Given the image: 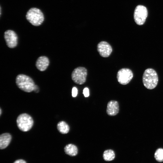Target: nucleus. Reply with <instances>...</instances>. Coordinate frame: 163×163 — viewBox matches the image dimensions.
I'll return each mask as SVG.
<instances>
[{
    "instance_id": "21",
    "label": "nucleus",
    "mask_w": 163,
    "mask_h": 163,
    "mask_svg": "<svg viewBox=\"0 0 163 163\" xmlns=\"http://www.w3.org/2000/svg\"><path fill=\"white\" fill-rule=\"evenodd\" d=\"M1 112H2V110H1V108H0V115H1Z\"/></svg>"
},
{
    "instance_id": "11",
    "label": "nucleus",
    "mask_w": 163,
    "mask_h": 163,
    "mask_svg": "<svg viewBox=\"0 0 163 163\" xmlns=\"http://www.w3.org/2000/svg\"><path fill=\"white\" fill-rule=\"evenodd\" d=\"M119 111L118 102L115 101H109L107 105V112L108 115L113 116L117 115Z\"/></svg>"
},
{
    "instance_id": "7",
    "label": "nucleus",
    "mask_w": 163,
    "mask_h": 163,
    "mask_svg": "<svg viewBox=\"0 0 163 163\" xmlns=\"http://www.w3.org/2000/svg\"><path fill=\"white\" fill-rule=\"evenodd\" d=\"M133 77L132 71L128 68H123L118 72L117 78L121 84L125 85L129 83Z\"/></svg>"
},
{
    "instance_id": "18",
    "label": "nucleus",
    "mask_w": 163,
    "mask_h": 163,
    "mask_svg": "<svg viewBox=\"0 0 163 163\" xmlns=\"http://www.w3.org/2000/svg\"><path fill=\"white\" fill-rule=\"evenodd\" d=\"M83 94L85 97L89 96V90L88 88H85L83 89Z\"/></svg>"
},
{
    "instance_id": "9",
    "label": "nucleus",
    "mask_w": 163,
    "mask_h": 163,
    "mask_svg": "<svg viewBox=\"0 0 163 163\" xmlns=\"http://www.w3.org/2000/svg\"><path fill=\"white\" fill-rule=\"evenodd\" d=\"M97 50L101 56L104 57L109 56L112 50L110 45L107 42L104 41H101L98 44Z\"/></svg>"
},
{
    "instance_id": "12",
    "label": "nucleus",
    "mask_w": 163,
    "mask_h": 163,
    "mask_svg": "<svg viewBox=\"0 0 163 163\" xmlns=\"http://www.w3.org/2000/svg\"><path fill=\"white\" fill-rule=\"evenodd\" d=\"M11 139V135L7 133L1 135L0 136V148L3 149L7 147Z\"/></svg>"
},
{
    "instance_id": "6",
    "label": "nucleus",
    "mask_w": 163,
    "mask_h": 163,
    "mask_svg": "<svg viewBox=\"0 0 163 163\" xmlns=\"http://www.w3.org/2000/svg\"><path fill=\"white\" fill-rule=\"evenodd\" d=\"M87 74V70L86 68L83 67H77L72 72V79L76 84H83L86 81Z\"/></svg>"
},
{
    "instance_id": "2",
    "label": "nucleus",
    "mask_w": 163,
    "mask_h": 163,
    "mask_svg": "<svg viewBox=\"0 0 163 163\" xmlns=\"http://www.w3.org/2000/svg\"><path fill=\"white\" fill-rule=\"evenodd\" d=\"M26 18L28 22L35 26L40 25L44 20V14L41 11L34 7L30 8L27 11Z\"/></svg>"
},
{
    "instance_id": "10",
    "label": "nucleus",
    "mask_w": 163,
    "mask_h": 163,
    "mask_svg": "<svg viewBox=\"0 0 163 163\" xmlns=\"http://www.w3.org/2000/svg\"><path fill=\"white\" fill-rule=\"evenodd\" d=\"M49 64V60L46 56H42L39 57L36 62V66L37 68L41 71L46 70Z\"/></svg>"
},
{
    "instance_id": "19",
    "label": "nucleus",
    "mask_w": 163,
    "mask_h": 163,
    "mask_svg": "<svg viewBox=\"0 0 163 163\" xmlns=\"http://www.w3.org/2000/svg\"><path fill=\"white\" fill-rule=\"evenodd\" d=\"M13 163H26V162L23 160L18 159L15 161Z\"/></svg>"
},
{
    "instance_id": "13",
    "label": "nucleus",
    "mask_w": 163,
    "mask_h": 163,
    "mask_svg": "<svg viewBox=\"0 0 163 163\" xmlns=\"http://www.w3.org/2000/svg\"><path fill=\"white\" fill-rule=\"evenodd\" d=\"M65 153L71 156H75L78 153V150L77 147L72 144L67 145L64 148Z\"/></svg>"
},
{
    "instance_id": "15",
    "label": "nucleus",
    "mask_w": 163,
    "mask_h": 163,
    "mask_svg": "<svg viewBox=\"0 0 163 163\" xmlns=\"http://www.w3.org/2000/svg\"><path fill=\"white\" fill-rule=\"evenodd\" d=\"M115 155L114 151L111 149L106 150L104 152L103 157L107 161H111L114 158Z\"/></svg>"
},
{
    "instance_id": "14",
    "label": "nucleus",
    "mask_w": 163,
    "mask_h": 163,
    "mask_svg": "<svg viewBox=\"0 0 163 163\" xmlns=\"http://www.w3.org/2000/svg\"><path fill=\"white\" fill-rule=\"evenodd\" d=\"M57 128L60 133L64 134L68 133L69 130V125L64 121L59 122L57 124Z\"/></svg>"
},
{
    "instance_id": "3",
    "label": "nucleus",
    "mask_w": 163,
    "mask_h": 163,
    "mask_svg": "<svg viewBox=\"0 0 163 163\" xmlns=\"http://www.w3.org/2000/svg\"><path fill=\"white\" fill-rule=\"evenodd\" d=\"M16 83L20 89L27 92L34 91L35 85L34 81L30 77L22 74L17 76Z\"/></svg>"
},
{
    "instance_id": "16",
    "label": "nucleus",
    "mask_w": 163,
    "mask_h": 163,
    "mask_svg": "<svg viewBox=\"0 0 163 163\" xmlns=\"http://www.w3.org/2000/svg\"><path fill=\"white\" fill-rule=\"evenodd\" d=\"M154 157L157 161L160 162L163 161V149L159 148L157 149L154 154Z\"/></svg>"
},
{
    "instance_id": "17",
    "label": "nucleus",
    "mask_w": 163,
    "mask_h": 163,
    "mask_svg": "<svg viewBox=\"0 0 163 163\" xmlns=\"http://www.w3.org/2000/svg\"><path fill=\"white\" fill-rule=\"evenodd\" d=\"M78 94V90L76 88L74 87L72 90V95L73 97H76Z\"/></svg>"
},
{
    "instance_id": "8",
    "label": "nucleus",
    "mask_w": 163,
    "mask_h": 163,
    "mask_svg": "<svg viewBox=\"0 0 163 163\" xmlns=\"http://www.w3.org/2000/svg\"><path fill=\"white\" fill-rule=\"evenodd\" d=\"M4 38L7 46L10 48L15 47L18 44V36L13 30H9L4 33Z\"/></svg>"
},
{
    "instance_id": "20",
    "label": "nucleus",
    "mask_w": 163,
    "mask_h": 163,
    "mask_svg": "<svg viewBox=\"0 0 163 163\" xmlns=\"http://www.w3.org/2000/svg\"><path fill=\"white\" fill-rule=\"evenodd\" d=\"M34 91L36 93L39 91V88L37 85H35Z\"/></svg>"
},
{
    "instance_id": "4",
    "label": "nucleus",
    "mask_w": 163,
    "mask_h": 163,
    "mask_svg": "<svg viewBox=\"0 0 163 163\" xmlns=\"http://www.w3.org/2000/svg\"><path fill=\"white\" fill-rule=\"evenodd\" d=\"M16 121L18 128L23 132L30 130L34 123L32 117L26 113L20 115L17 117Z\"/></svg>"
},
{
    "instance_id": "5",
    "label": "nucleus",
    "mask_w": 163,
    "mask_h": 163,
    "mask_svg": "<svg viewBox=\"0 0 163 163\" xmlns=\"http://www.w3.org/2000/svg\"><path fill=\"white\" fill-rule=\"evenodd\" d=\"M147 10L146 8L142 5H138L136 7L134 14L135 22L138 25L143 24L147 17Z\"/></svg>"
},
{
    "instance_id": "1",
    "label": "nucleus",
    "mask_w": 163,
    "mask_h": 163,
    "mask_svg": "<svg viewBox=\"0 0 163 163\" xmlns=\"http://www.w3.org/2000/svg\"><path fill=\"white\" fill-rule=\"evenodd\" d=\"M142 80L143 85L146 88L152 89L157 85L158 78L157 74L154 69L148 68L145 70Z\"/></svg>"
}]
</instances>
